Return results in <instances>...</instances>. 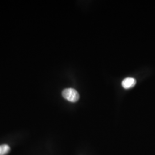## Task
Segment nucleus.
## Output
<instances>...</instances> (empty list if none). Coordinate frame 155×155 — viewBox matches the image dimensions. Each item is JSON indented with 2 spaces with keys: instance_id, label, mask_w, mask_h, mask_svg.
<instances>
[{
  "instance_id": "obj_1",
  "label": "nucleus",
  "mask_w": 155,
  "mask_h": 155,
  "mask_svg": "<svg viewBox=\"0 0 155 155\" xmlns=\"http://www.w3.org/2000/svg\"><path fill=\"white\" fill-rule=\"evenodd\" d=\"M62 95L64 98L71 102H76L79 99L78 92L76 90L71 88L64 89L62 91Z\"/></svg>"
},
{
  "instance_id": "obj_3",
  "label": "nucleus",
  "mask_w": 155,
  "mask_h": 155,
  "mask_svg": "<svg viewBox=\"0 0 155 155\" xmlns=\"http://www.w3.org/2000/svg\"><path fill=\"white\" fill-rule=\"evenodd\" d=\"M10 147L8 145L4 144L0 145V155H6L10 151Z\"/></svg>"
},
{
  "instance_id": "obj_2",
  "label": "nucleus",
  "mask_w": 155,
  "mask_h": 155,
  "mask_svg": "<svg viewBox=\"0 0 155 155\" xmlns=\"http://www.w3.org/2000/svg\"><path fill=\"white\" fill-rule=\"evenodd\" d=\"M136 80L133 78L128 77L124 79L122 82V87L125 89L132 88L135 86Z\"/></svg>"
}]
</instances>
